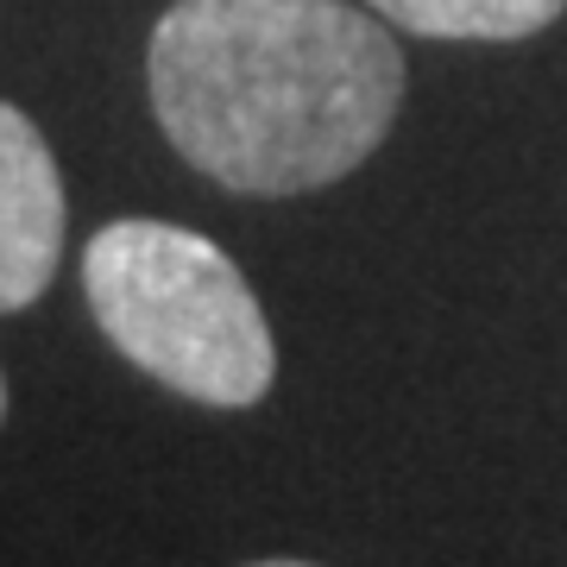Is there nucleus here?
Returning <instances> with one entry per match:
<instances>
[{
  "label": "nucleus",
  "mask_w": 567,
  "mask_h": 567,
  "mask_svg": "<svg viewBox=\"0 0 567 567\" xmlns=\"http://www.w3.org/2000/svg\"><path fill=\"white\" fill-rule=\"evenodd\" d=\"M145 82L164 140L240 196H303L360 171L404 102V51L347 0H177Z\"/></svg>",
  "instance_id": "f257e3e1"
},
{
  "label": "nucleus",
  "mask_w": 567,
  "mask_h": 567,
  "mask_svg": "<svg viewBox=\"0 0 567 567\" xmlns=\"http://www.w3.org/2000/svg\"><path fill=\"white\" fill-rule=\"evenodd\" d=\"M82 290L107 341L189 404L246 410L278 379V347L259 297L221 246L189 227H102L82 252Z\"/></svg>",
  "instance_id": "f03ea898"
},
{
  "label": "nucleus",
  "mask_w": 567,
  "mask_h": 567,
  "mask_svg": "<svg viewBox=\"0 0 567 567\" xmlns=\"http://www.w3.org/2000/svg\"><path fill=\"white\" fill-rule=\"evenodd\" d=\"M63 252L58 158L13 102H0V316L39 303Z\"/></svg>",
  "instance_id": "7ed1b4c3"
},
{
  "label": "nucleus",
  "mask_w": 567,
  "mask_h": 567,
  "mask_svg": "<svg viewBox=\"0 0 567 567\" xmlns=\"http://www.w3.org/2000/svg\"><path fill=\"white\" fill-rule=\"evenodd\" d=\"M416 39H529L567 13V0H372Z\"/></svg>",
  "instance_id": "20e7f679"
},
{
  "label": "nucleus",
  "mask_w": 567,
  "mask_h": 567,
  "mask_svg": "<svg viewBox=\"0 0 567 567\" xmlns=\"http://www.w3.org/2000/svg\"><path fill=\"white\" fill-rule=\"evenodd\" d=\"M252 567H322V561H252Z\"/></svg>",
  "instance_id": "39448f33"
},
{
  "label": "nucleus",
  "mask_w": 567,
  "mask_h": 567,
  "mask_svg": "<svg viewBox=\"0 0 567 567\" xmlns=\"http://www.w3.org/2000/svg\"><path fill=\"white\" fill-rule=\"evenodd\" d=\"M0 423H7V379H0Z\"/></svg>",
  "instance_id": "423d86ee"
}]
</instances>
